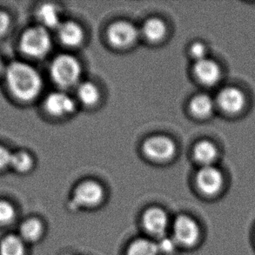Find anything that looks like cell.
I'll return each mask as SVG.
<instances>
[{"instance_id": "1", "label": "cell", "mask_w": 255, "mask_h": 255, "mask_svg": "<svg viewBox=\"0 0 255 255\" xmlns=\"http://www.w3.org/2000/svg\"><path fill=\"white\" fill-rule=\"evenodd\" d=\"M6 76L11 92L21 100H32L41 90V78L36 70L24 63L11 64Z\"/></svg>"}, {"instance_id": "2", "label": "cell", "mask_w": 255, "mask_h": 255, "mask_svg": "<svg viewBox=\"0 0 255 255\" xmlns=\"http://www.w3.org/2000/svg\"><path fill=\"white\" fill-rule=\"evenodd\" d=\"M51 75L59 86L67 88L79 80L81 73L80 63L71 55H59L51 65Z\"/></svg>"}, {"instance_id": "3", "label": "cell", "mask_w": 255, "mask_h": 255, "mask_svg": "<svg viewBox=\"0 0 255 255\" xmlns=\"http://www.w3.org/2000/svg\"><path fill=\"white\" fill-rule=\"evenodd\" d=\"M23 52L32 57H43L51 48V38L45 27H34L28 30L21 39Z\"/></svg>"}, {"instance_id": "4", "label": "cell", "mask_w": 255, "mask_h": 255, "mask_svg": "<svg viewBox=\"0 0 255 255\" xmlns=\"http://www.w3.org/2000/svg\"><path fill=\"white\" fill-rule=\"evenodd\" d=\"M175 145L172 139L166 136H155L145 140L143 151L150 159L165 161L171 159L175 152Z\"/></svg>"}, {"instance_id": "5", "label": "cell", "mask_w": 255, "mask_h": 255, "mask_svg": "<svg viewBox=\"0 0 255 255\" xmlns=\"http://www.w3.org/2000/svg\"><path fill=\"white\" fill-rule=\"evenodd\" d=\"M107 34L113 45L125 47L132 44L138 38V33L133 24L126 21H120L111 25Z\"/></svg>"}, {"instance_id": "6", "label": "cell", "mask_w": 255, "mask_h": 255, "mask_svg": "<svg viewBox=\"0 0 255 255\" xmlns=\"http://www.w3.org/2000/svg\"><path fill=\"white\" fill-rule=\"evenodd\" d=\"M197 185L204 193L213 195L221 189L223 176L214 166H205L197 174Z\"/></svg>"}, {"instance_id": "7", "label": "cell", "mask_w": 255, "mask_h": 255, "mask_svg": "<svg viewBox=\"0 0 255 255\" xmlns=\"http://www.w3.org/2000/svg\"><path fill=\"white\" fill-rule=\"evenodd\" d=\"M200 230L196 222L191 218L181 215L174 222V237L184 246H192L197 242Z\"/></svg>"}, {"instance_id": "8", "label": "cell", "mask_w": 255, "mask_h": 255, "mask_svg": "<svg viewBox=\"0 0 255 255\" xmlns=\"http://www.w3.org/2000/svg\"><path fill=\"white\" fill-rule=\"evenodd\" d=\"M103 197V188L100 185L94 181H86L77 187L74 201L80 206L93 207L100 203Z\"/></svg>"}, {"instance_id": "9", "label": "cell", "mask_w": 255, "mask_h": 255, "mask_svg": "<svg viewBox=\"0 0 255 255\" xmlns=\"http://www.w3.org/2000/svg\"><path fill=\"white\" fill-rule=\"evenodd\" d=\"M143 224L151 235L163 237L168 227V218L166 213L159 208H151L145 212Z\"/></svg>"}, {"instance_id": "10", "label": "cell", "mask_w": 255, "mask_h": 255, "mask_svg": "<svg viewBox=\"0 0 255 255\" xmlns=\"http://www.w3.org/2000/svg\"><path fill=\"white\" fill-rule=\"evenodd\" d=\"M218 105L221 109L235 114L242 110L245 105V97L243 93L235 87H228L221 90L217 97Z\"/></svg>"}, {"instance_id": "11", "label": "cell", "mask_w": 255, "mask_h": 255, "mask_svg": "<svg viewBox=\"0 0 255 255\" xmlns=\"http://www.w3.org/2000/svg\"><path fill=\"white\" fill-rule=\"evenodd\" d=\"M45 107L52 115L62 116L73 113L75 103L66 93H52L46 98Z\"/></svg>"}, {"instance_id": "12", "label": "cell", "mask_w": 255, "mask_h": 255, "mask_svg": "<svg viewBox=\"0 0 255 255\" xmlns=\"http://www.w3.org/2000/svg\"><path fill=\"white\" fill-rule=\"evenodd\" d=\"M194 73L200 82L205 85H214L221 77V70L217 64L206 58L197 61Z\"/></svg>"}, {"instance_id": "13", "label": "cell", "mask_w": 255, "mask_h": 255, "mask_svg": "<svg viewBox=\"0 0 255 255\" xmlns=\"http://www.w3.org/2000/svg\"><path fill=\"white\" fill-rule=\"evenodd\" d=\"M59 38L65 45L68 46H78L84 39L83 30L74 22H66L59 27Z\"/></svg>"}, {"instance_id": "14", "label": "cell", "mask_w": 255, "mask_h": 255, "mask_svg": "<svg viewBox=\"0 0 255 255\" xmlns=\"http://www.w3.org/2000/svg\"><path fill=\"white\" fill-rule=\"evenodd\" d=\"M142 31L145 38L150 41H159L166 35V24L159 18H151L144 24Z\"/></svg>"}, {"instance_id": "15", "label": "cell", "mask_w": 255, "mask_h": 255, "mask_svg": "<svg viewBox=\"0 0 255 255\" xmlns=\"http://www.w3.org/2000/svg\"><path fill=\"white\" fill-rule=\"evenodd\" d=\"M217 153L215 145L207 140L198 143L194 148L195 159L205 166H210L211 163L217 157Z\"/></svg>"}, {"instance_id": "16", "label": "cell", "mask_w": 255, "mask_h": 255, "mask_svg": "<svg viewBox=\"0 0 255 255\" xmlns=\"http://www.w3.org/2000/svg\"><path fill=\"white\" fill-rule=\"evenodd\" d=\"M214 106V101L211 99V97L206 94H200L192 100L190 108L193 114L198 117H207L212 113Z\"/></svg>"}, {"instance_id": "17", "label": "cell", "mask_w": 255, "mask_h": 255, "mask_svg": "<svg viewBox=\"0 0 255 255\" xmlns=\"http://www.w3.org/2000/svg\"><path fill=\"white\" fill-rule=\"evenodd\" d=\"M38 17L46 27L59 28L61 24L58 9L51 3H45L39 8Z\"/></svg>"}, {"instance_id": "18", "label": "cell", "mask_w": 255, "mask_h": 255, "mask_svg": "<svg viewBox=\"0 0 255 255\" xmlns=\"http://www.w3.org/2000/svg\"><path fill=\"white\" fill-rule=\"evenodd\" d=\"M158 245L148 240H137L128 249V255H158Z\"/></svg>"}, {"instance_id": "19", "label": "cell", "mask_w": 255, "mask_h": 255, "mask_svg": "<svg viewBox=\"0 0 255 255\" xmlns=\"http://www.w3.org/2000/svg\"><path fill=\"white\" fill-rule=\"evenodd\" d=\"M24 245L17 236H7L1 242L0 255H24Z\"/></svg>"}, {"instance_id": "20", "label": "cell", "mask_w": 255, "mask_h": 255, "mask_svg": "<svg viewBox=\"0 0 255 255\" xmlns=\"http://www.w3.org/2000/svg\"><path fill=\"white\" fill-rule=\"evenodd\" d=\"M78 96L82 103L86 106H92L99 100L100 93L95 85L90 82H85L79 86Z\"/></svg>"}, {"instance_id": "21", "label": "cell", "mask_w": 255, "mask_h": 255, "mask_svg": "<svg viewBox=\"0 0 255 255\" xmlns=\"http://www.w3.org/2000/svg\"><path fill=\"white\" fill-rule=\"evenodd\" d=\"M43 233V228L39 221L31 219L25 221L21 227V235L23 238L29 242L37 241Z\"/></svg>"}, {"instance_id": "22", "label": "cell", "mask_w": 255, "mask_h": 255, "mask_svg": "<svg viewBox=\"0 0 255 255\" xmlns=\"http://www.w3.org/2000/svg\"><path fill=\"white\" fill-rule=\"evenodd\" d=\"M10 164L13 166L15 169L19 172H24L30 169L31 166V159L30 155L25 152H17L11 156Z\"/></svg>"}, {"instance_id": "23", "label": "cell", "mask_w": 255, "mask_h": 255, "mask_svg": "<svg viewBox=\"0 0 255 255\" xmlns=\"http://www.w3.org/2000/svg\"><path fill=\"white\" fill-rule=\"evenodd\" d=\"M14 217V209L5 201H0V223H8Z\"/></svg>"}, {"instance_id": "24", "label": "cell", "mask_w": 255, "mask_h": 255, "mask_svg": "<svg viewBox=\"0 0 255 255\" xmlns=\"http://www.w3.org/2000/svg\"><path fill=\"white\" fill-rule=\"evenodd\" d=\"M190 53L193 56L194 59H197V61L205 59L206 55V47L203 44L201 43H194L190 49Z\"/></svg>"}, {"instance_id": "25", "label": "cell", "mask_w": 255, "mask_h": 255, "mask_svg": "<svg viewBox=\"0 0 255 255\" xmlns=\"http://www.w3.org/2000/svg\"><path fill=\"white\" fill-rule=\"evenodd\" d=\"M174 247H175L174 242H172L171 239L162 238L158 245V249H159V251H161L162 253L170 254V253L173 252Z\"/></svg>"}, {"instance_id": "26", "label": "cell", "mask_w": 255, "mask_h": 255, "mask_svg": "<svg viewBox=\"0 0 255 255\" xmlns=\"http://www.w3.org/2000/svg\"><path fill=\"white\" fill-rule=\"evenodd\" d=\"M11 154L10 152L3 146H0V169L10 164Z\"/></svg>"}, {"instance_id": "27", "label": "cell", "mask_w": 255, "mask_h": 255, "mask_svg": "<svg viewBox=\"0 0 255 255\" xmlns=\"http://www.w3.org/2000/svg\"><path fill=\"white\" fill-rule=\"evenodd\" d=\"M9 17L4 12L0 11V35L3 34L4 31H6L7 28L9 26Z\"/></svg>"}, {"instance_id": "28", "label": "cell", "mask_w": 255, "mask_h": 255, "mask_svg": "<svg viewBox=\"0 0 255 255\" xmlns=\"http://www.w3.org/2000/svg\"><path fill=\"white\" fill-rule=\"evenodd\" d=\"M2 67H3V66H2V62H1V60H0V72H1V70H2Z\"/></svg>"}]
</instances>
